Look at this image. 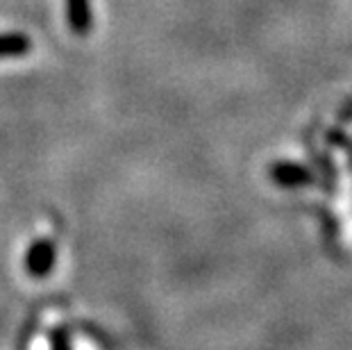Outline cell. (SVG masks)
<instances>
[{
	"mask_svg": "<svg viewBox=\"0 0 352 350\" xmlns=\"http://www.w3.org/2000/svg\"><path fill=\"white\" fill-rule=\"evenodd\" d=\"M57 262V245L52 239L34 241L25 252V273L34 280L48 278Z\"/></svg>",
	"mask_w": 352,
	"mask_h": 350,
	"instance_id": "obj_1",
	"label": "cell"
},
{
	"mask_svg": "<svg viewBox=\"0 0 352 350\" xmlns=\"http://www.w3.org/2000/svg\"><path fill=\"white\" fill-rule=\"evenodd\" d=\"M66 19L73 32L85 36L94 25L91 0H66Z\"/></svg>",
	"mask_w": 352,
	"mask_h": 350,
	"instance_id": "obj_2",
	"label": "cell"
},
{
	"mask_svg": "<svg viewBox=\"0 0 352 350\" xmlns=\"http://www.w3.org/2000/svg\"><path fill=\"white\" fill-rule=\"evenodd\" d=\"M32 48V41L25 34L12 32V34H0V59L7 57H23L28 50Z\"/></svg>",
	"mask_w": 352,
	"mask_h": 350,
	"instance_id": "obj_3",
	"label": "cell"
},
{
	"mask_svg": "<svg viewBox=\"0 0 352 350\" xmlns=\"http://www.w3.org/2000/svg\"><path fill=\"white\" fill-rule=\"evenodd\" d=\"M52 350H71L69 334H66V330H55V332H52Z\"/></svg>",
	"mask_w": 352,
	"mask_h": 350,
	"instance_id": "obj_4",
	"label": "cell"
}]
</instances>
